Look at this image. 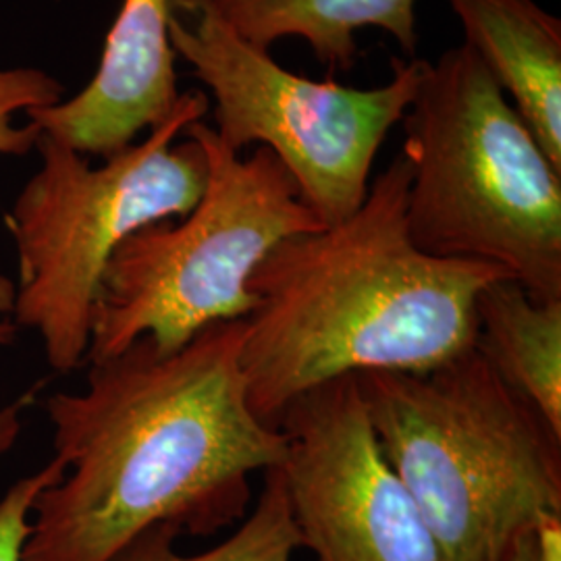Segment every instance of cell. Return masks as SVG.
I'll list each match as a JSON object with an SVG mask.
<instances>
[{"label": "cell", "instance_id": "5", "mask_svg": "<svg viewBox=\"0 0 561 561\" xmlns=\"http://www.w3.org/2000/svg\"><path fill=\"white\" fill-rule=\"evenodd\" d=\"M210 108L198 90L146 140L90 167L80 152L41 134V171L21 190L7 229L18 248L15 327L36 329L46 360L73 373L88 358L102 277L123 241L141 227L185 217L201 201L208 162L192 138L173 144Z\"/></svg>", "mask_w": 561, "mask_h": 561}, {"label": "cell", "instance_id": "3", "mask_svg": "<svg viewBox=\"0 0 561 561\" xmlns=\"http://www.w3.org/2000/svg\"><path fill=\"white\" fill-rule=\"evenodd\" d=\"M356 381L442 561H507L524 533L561 514V437L477 347L426 373Z\"/></svg>", "mask_w": 561, "mask_h": 561}, {"label": "cell", "instance_id": "7", "mask_svg": "<svg viewBox=\"0 0 561 561\" xmlns=\"http://www.w3.org/2000/svg\"><path fill=\"white\" fill-rule=\"evenodd\" d=\"M169 7L173 53L210 90L219 140L238 154L252 144L268 148L324 227L354 215L382 141L416 96L426 60L393 57L391 81L373 90L308 80L243 41L210 0H169Z\"/></svg>", "mask_w": 561, "mask_h": 561}, {"label": "cell", "instance_id": "2", "mask_svg": "<svg viewBox=\"0 0 561 561\" xmlns=\"http://www.w3.org/2000/svg\"><path fill=\"white\" fill-rule=\"evenodd\" d=\"M410 180L398 154L354 215L280 241L256 268L240 364L261 421L277 428L324 382L426 373L474 347L477 300L507 275L419 250L405 219Z\"/></svg>", "mask_w": 561, "mask_h": 561}, {"label": "cell", "instance_id": "16", "mask_svg": "<svg viewBox=\"0 0 561 561\" xmlns=\"http://www.w3.org/2000/svg\"><path fill=\"white\" fill-rule=\"evenodd\" d=\"M15 335H18L15 322L0 321V347L13 343ZM34 398H36V391H30L21 396L20 400L11 401L0 410V456H4L20 439L23 410L32 403Z\"/></svg>", "mask_w": 561, "mask_h": 561}, {"label": "cell", "instance_id": "15", "mask_svg": "<svg viewBox=\"0 0 561 561\" xmlns=\"http://www.w3.org/2000/svg\"><path fill=\"white\" fill-rule=\"evenodd\" d=\"M65 468L57 458L48 461L41 472L15 482L0 500V561H21L23 545L30 535L32 505L42 491L57 484Z\"/></svg>", "mask_w": 561, "mask_h": 561}, {"label": "cell", "instance_id": "8", "mask_svg": "<svg viewBox=\"0 0 561 561\" xmlns=\"http://www.w3.org/2000/svg\"><path fill=\"white\" fill-rule=\"evenodd\" d=\"M277 428L301 547L317 561H442L421 510L382 454L356 375L300 396Z\"/></svg>", "mask_w": 561, "mask_h": 561}, {"label": "cell", "instance_id": "1", "mask_svg": "<svg viewBox=\"0 0 561 561\" xmlns=\"http://www.w3.org/2000/svg\"><path fill=\"white\" fill-rule=\"evenodd\" d=\"M243 331L219 322L173 352L140 337L46 400L65 474L32 505L21 561H113L162 522L208 537L240 520L250 477L285 458L248 400Z\"/></svg>", "mask_w": 561, "mask_h": 561}, {"label": "cell", "instance_id": "6", "mask_svg": "<svg viewBox=\"0 0 561 561\" xmlns=\"http://www.w3.org/2000/svg\"><path fill=\"white\" fill-rule=\"evenodd\" d=\"M183 134L208 162L201 201L180 222L141 227L117 248L102 277L85 362L113 358L140 337L173 352L206 327L243 321L254 308L250 280L261 262L280 241L324 227L268 148L243 159L202 119Z\"/></svg>", "mask_w": 561, "mask_h": 561}, {"label": "cell", "instance_id": "9", "mask_svg": "<svg viewBox=\"0 0 561 561\" xmlns=\"http://www.w3.org/2000/svg\"><path fill=\"white\" fill-rule=\"evenodd\" d=\"M169 0H123L96 76L69 101L32 108L30 123L80 154L108 159L154 129L180 101Z\"/></svg>", "mask_w": 561, "mask_h": 561}, {"label": "cell", "instance_id": "11", "mask_svg": "<svg viewBox=\"0 0 561 561\" xmlns=\"http://www.w3.org/2000/svg\"><path fill=\"white\" fill-rule=\"evenodd\" d=\"M243 41L268 50L280 38L308 42L329 71L356 67L362 27L391 34L416 59V0H210Z\"/></svg>", "mask_w": 561, "mask_h": 561}, {"label": "cell", "instance_id": "10", "mask_svg": "<svg viewBox=\"0 0 561 561\" xmlns=\"http://www.w3.org/2000/svg\"><path fill=\"white\" fill-rule=\"evenodd\" d=\"M466 42L561 171V21L535 0H449Z\"/></svg>", "mask_w": 561, "mask_h": 561}, {"label": "cell", "instance_id": "14", "mask_svg": "<svg viewBox=\"0 0 561 561\" xmlns=\"http://www.w3.org/2000/svg\"><path fill=\"white\" fill-rule=\"evenodd\" d=\"M62 85L38 69H0V154H25L41 131L27 123L15 127L11 119L18 111H32L60 101ZM15 283L0 275V321L13 314Z\"/></svg>", "mask_w": 561, "mask_h": 561}, {"label": "cell", "instance_id": "17", "mask_svg": "<svg viewBox=\"0 0 561 561\" xmlns=\"http://www.w3.org/2000/svg\"><path fill=\"white\" fill-rule=\"evenodd\" d=\"M507 561H539V549H537V539H535V528L522 535L520 539L514 545V549H512Z\"/></svg>", "mask_w": 561, "mask_h": 561}, {"label": "cell", "instance_id": "13", "mask_svg": "<svg viewBox=\"0 0 561 561\" xmlns=\"http://www.w3.org/2000/svg\"><path fill=\"white\" fill-rule=\"evenodd\" d=\"M180 535V526L171 522L150 526L113 561H291L301 547L279 466L264 472L254 512L227 541L198 556H181L175 549Z\"/></svg>", "mask_w": 561, "mask_h": 561}, {"label": "cell", "instance_id": "4", "mask_svg": "<svg viewBox=\"0 0 561 561\" xmlns=\"http://www.w3.org/2000/svg\"><path fill=\"white\" fill-rule=\"evenodd\" d=\"M403 125L416 248L561 300V171L468 44L426 60Z\"/></svg>", "mask_w": 561, "mask_h": 561}, {"label": "cell", "instance_id": "12", "mask_svg": "<svg viewBox=\"0 0 561 561\" xmlns=\"http://www.w3.org/2000/svg\"><path fill=\"white\" fill-rule=\"evenodd\" d=\"M474 347L561 437V300H537L507 277L493 280L477 300Z\"/></svg>", "mask_w": 561, "mask_h": 561}]
</instances>
